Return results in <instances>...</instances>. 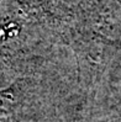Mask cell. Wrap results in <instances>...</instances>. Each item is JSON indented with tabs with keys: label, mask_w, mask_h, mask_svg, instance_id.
<instances>
[{
	"label": "cell",
	"mask_w": 121,
	"mask_h": 122,
	"mask_svg": "<svg viewBox=\"0 0 121 122\" xmlns=\"http://www.w3.org/2000/svg\"><path fill=\"white\" fill-rule=\"evenodd\" d=\"M15 117V99L11 91H0V122H14Z\"/></svg>",
	"instance_id": "6da1fadb"
}]
</instances>
